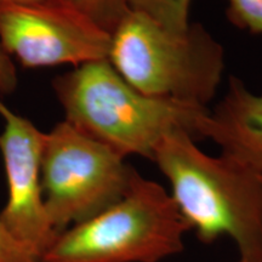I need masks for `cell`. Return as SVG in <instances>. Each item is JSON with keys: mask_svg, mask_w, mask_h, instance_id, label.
Segmentation results:
<instances>
[{"mask_svg": "<svg viewBox=\"0 0 262 262\" xmlns=\"http://www.w3.org/2000/svg\"><path fill=\"white\" fill-rule=\"evenodd\" d=\"M52 89L66 122L123 157L152 160L164 137L176 133L204 139L210 110L153 97L127 83L108 60L88 62L58 75Z\"/></svg>", "mask_w": 262, "mask_h": 262, "instance_id": "obj_1", "label": "cell"}, {"mask_svg": "<svg viewBox=\"0 0 262 262\" xmlns=\"http://www.w3.org/2000/svg\"><path fill=\"white\" fill-rule=\"evenodd\" d=\"M152 162L170 183L173 202L195 237L234 242L241 262H262L261 172L231 157H211L187 134L165 136Z\"/></svg>", "mask_w": 262, "mask_h": 262, "instance_id": "obj_2", "label": "cell"}, {"mask_svg": "<svg viewBox=\"0 0 262 262\" xmlns=\"http://www.w3.org/2000/svg\"><path fill=\"white\" fill-rule=\"evenodd\" d=\"M108 62L141 93L206 107L225 70V51L201 24L171 32L130 11L111 34Z\"/></svg>", "mask_w": 262, "mask_h": 262, "instance_id": "obj_3", "label": "cell"}, {"mask_svg": "<svg viewBox=\"0 0 262 262\" xmlns=\"http://www.w3.org/2000/svg\"><path fill=\"white\" fill-rule=\"evenodd\" d=\"M187 232L170 193L136 171L119 202L58 233L40 262H159L181 253Z\"/></svg>", "mask_w": 262, "mask_h": 262, "instance_id": "obj_4", "label": "cell"}, {"mask_svg": "<svg viewBox=\"0 0 262 262\" xmlns=\"http://www.w3.org/2000/svg\"><path fill=\"white\" fill-rule=\"evenodd\" d=\"M125 159L66 120L44 133L42 196L57 233L98 215L125 195L136 173Z\"/></svg>", "mask_w": 262, "mask_h": 262, "instance_id": "obj_5", "label": "cell"}, {"mask_svg": "<svg viewBox=\"0 0 262 262\" xmlns=\"http://www.w3.org/2000/svg\"><path fill=\"white\" fill-rule=\"evenodd\" d=\"M0 44L25 68L107 60L111 34L67 0L0 6Z\"/></svg>", "mask_w": 262, "mask_h": 262, "instance_id": "obj_6", "label": "cell"}, {"mask_svg": "<svg viewBox=\"0 0 262 262\" xmlns=\"http://www.w3.org/2000/svg\"><path fill=\"white\" fill-rule=\"evenodd\" d=\"M4 130L0 153L4 163L8 199L0 219L9 233L40 262L57 237L45 209L40 178L44 133L0 100Z\"/></svg>", "mask_w": 262, "mask_h": 262, "instance_id": "obj_7", "label": "cell"}, {"mask_svg": "<svg viewBox=\"0 0 262 262\" xmlns=\"http://www.w3.org/2000/svg\"><path fill=\"white\" fill-rule=\"evenodd\" d=\"M222 155L262 172V95L235 77L221 101L209 114L206 135Z\"/></svg>", "mask_w": 262, "mask_h": 262, "instance_id": "obj_8", "label": "cell"}, {"mask_svg": "<svg viewBox=\"0 0 262 262\" xmlns=\"http://www.w3.org/2000/svg\"><path fill=\"white\" fill-rule=\"evenodd\" d=\"M127 6L171 32H185L191 25V0H127Z\"/></svg>", "mask_w": 262, "mask_h": 262, "instance_id": "obj_9", "label": "cell"}, {"mask_svg": "<svg viewBox=\"0 0 262 262\" xmlns=\"http://www.w3.org/2000/svg\"><path fill=\"white\" fill-rule=\"evenodd\" d=\"M94 24L112 34L130 11L127 0H67Z\"/></svg>", "mask_w": 262, "mask_h": 262, "instance_id": "obj_10", "label": "cell"}, {"mask_svg": "<svg viewBox=\"0 0 262 262\" xmlns=\"http://www.w3.org/2000/svg\"><path fill=\"white\" fill-rule=\"evenodd\" d=\"M228 21L235 27L262 34V0H226Z\"/></svg>", "mask_w": 262, "mask_h": 262, "instance_id": "obj_11", "label": "cell"}, {"mask_svg": "<svg viewBox=\"0 0 262 262\" xmlns=\"http://www.w3.org/2000/svg\"><path fill=\"white\" fill-rule=\"evenodd\" d=\"M0 262H39L35 256L22 247L0 219Z\"/></svg>", "mask_w": 262, "mask_h": 262, "instance_id": "obj_12", "label": "cell"}, {"mask_svg": "<svg viewBox=\"0 0 262 262\" xmlns=\"http://www.w3.org/2000/svg\"><path fill=\"white\" fill-rule=\"evenodd\" d=\"M17 85L18 75L14 60L0 44V94H12Z\"/></svg>", "mask_w": 262, "mask_h": 262, "instance_id": "obj_13", "label": "cell"}, {"mask_svg": "<svg viewBox=\"0 0 262 262\" xmlns=\"http://www.w3.org/2000/svg\"><path fill=\"white\" fill-rule=\"evenodd\" d=\"M50 2H55V0H0V6H4V5L29 6V5L45 4V3H50Z\"/></svg>", "mask_w": 262, "mask_h": 262, "instance_id": "obj_14", "label": "cell"}, {"mask_svg": "<svg viewBox=\"0 0 262 262\" xmlns=\"http://www.w3.org/2000/svg\"><path fill=\"white\" fill-rule=\"evenodd\" d=\"M261 179H262V172H261Z\"/></svg>", "mask_w": 262, "mask_h": 262, "instance_id": "obj_15", "label": "cell"}, {"mask_svg": "<svg viewBox=\"0 0 262 262\" xmlns=\"http://www.w3.org/2000/svg\"><path fill=\"white\" fill-rule=\"evenodd\" d=\"M238 262H241V261H238Z\"/></svg>", "mask_w": 262, "mask_h": 262, "instance_id": "obj_16", "label": "cell"}]
</instances>
